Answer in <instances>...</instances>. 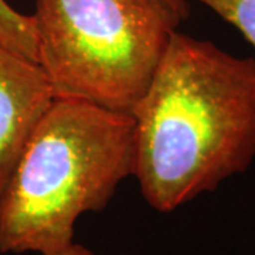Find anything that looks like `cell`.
Returning a JSON list of instances; mask_svg holds the SVG:
<instances>
[{
  "label": "cell",
  "instance_id": "6da1fadb",
  "mask_svg": "<svg viewBox=\"0 0 255 255\" xmlns=\"http://www.w3.org/2000/svg\"><path fill=\"white\" fill-rule=\"evenodd\" d=\"M130 115L132 176L159 213L214 191L255 157V60L174 31Z\"/></svg>",
  "mask_w": 255,
  "mask_h": 255
},
{
  "label": "cell",
  "instance_id": "7a4b0ae2",
  "mask_svg": "<svg viewBox=\"0 0 255 255\" xmlns=\"http://www.w3.org/2000/svg\"><path fill=\"white\" fill-rule=\"evenodd\" d=\"M130 114L55 98L34 129L0 200V254L71 246L85 213L107 209L132 176Z\"/></svg>",
  "mask_w": 255,
  "mask_h": 255
},
{
  "label": "cell",
  "instance_id": "3957f363",
  "mask_svg": "<svg viewBox=\"0 0 255 255\" xmlns=\"http://www.w3.org/2000/svg\"><path fill=\"white\" fill-rule=\"evenodd\" d=\"M31 16L55 98L127 114L184 20L164 0H36Z\"/></svg>",
  "mask_w": 255,
  "mask_h": 255
},
{
  "label": "cell",
  "instance_id": "277c9868",
  "mask_svg": "<svg viewBox=\"0 0 255 255\" xmlns=\"http://www.w3.org/2000/svg\"><path fill=\"white\" fill-rule=\"evenodd\" d=\"M54 100L41 65L0 43V200L24 147Z\"/></svg>",
  "mask_w": 255,
  "mask_h": 255
},
{
  "label": "cell",
  "instance_id": "5b68a950",
  "mask_svg": "<svg viewBox=\"0 0 255 255\" xmlns=\"http://www.w3.org/2000/svg\"><path fill=\"white\" fill-rule=\"evenodd\" d=\"M0 43L38 63L34 18L14 10L6 0H0Z\"/></svg>",
  "mask_w": 255,
  "mask_h": 255
},
{
  "label": "cell",
  "instance_id": "8992f818",
  "mask_svg": "<svg viewBox=\"0 0 255 255\" xmlns=\"http://www.w3.org/2000/svg\"><path fill=\"white\" fill-rule=\"evenodd\" d=\"M241 31L255 47V0H197Z\"/></svg>",
  "mask_w": 255,
  "mask_h": 255
},
{
  "label": "cell",
  "instance_id": "52a82bcc",
  "mask_svg": "<svg viewBox=\"0 0 255 255\" xmlns=\"http://www.w3.org/2000/svg\"><path fill=\"white\" fill-rule=\"evenodd\" d=\"M44 255H97V254H95V253H92L91 250H88L87 247L73 243L71 246L65 247V248H63V250H58V251H54V253H50V254H44ZM121 255H125V254H121Z\"/></svg>",
  "mask_w": 255,
  "mask_h": 255
},
{
  "label": "cell",
  "instance_id": "ba28073f",
  "mask_svg": "<svg viewBox=\"0 0 255 255\" xmlns=\"http://www.w3.org/2000/svg\"><path fill=\"white\" fill-rule=\"evenodd\" d=\"M167 4H170L184 20L190 14V0H164Z\"/></svg>",
  "mask_w": 255,
  "mask_h": 255
}]
</instances>
